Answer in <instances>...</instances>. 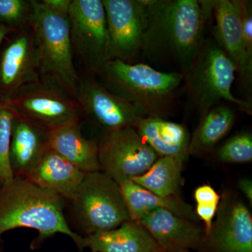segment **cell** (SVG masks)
Returning <instances> with one entry per match:
<instances>
[{
	"label": "cell",
	"mask_w": 252,
	"mask_h": 252,
	"mask_svg": "<svg viewBox=\"0 0 252 252\" xmlns=\"http://www.w3.org/2000/svg\"><path fill=\"white\" fill-rule=\"evenodd\" d=\"M212 1L147 0L141 56L186 77L201 49Z\"/></svg>",
	"instance_id": "6da1fadb"
},
{
	"label": "cell",
	"mask_w": 252,
	"mask_h": 252,
	"mask_svg": "<svg viewBox=\"0 0 252 252\" xmlns=\"http://www.w3.org/2000/svg\"><path fill=\"white\" fill-rule=\"evenodd\" d=\"M66 201L57 194L32 183L26 177H14L0 189V238L6 232L27 228L39 233L34 248L57 233L72 239L82 252L86 237L71 228L64 215Z\"/></svg>",
	"instance_id": "7a4b0ae2"
},
{
	"label": "cell",
	"mask_w": 252,
	"mask_h": 252,
	"mask_svg": "<svg viewBox=\"0 0 252 252\" xmlns=\"http://www.w3.org/2000/svg\"><path fill=\"white\" fill-rule=\"evenodd\" d=\"M97 75L109 92L140 107L149 116L158 117L165 112L185 78L145 63L130 64L119 60L107 61Z\"/></svg>",
	"instance_id": "3957f363"
},
{
	"label": "cell",
	"mask_w": 252,
	"mask_h": 252,
	"mask_svg": "<svg viewBox=\"0 0 252 252\" xmlns=\"http://www.w3.org/2000/svg\"><path fill=\"white\" fill-rule=\"evenodd\" d=\"M31 3L30 26L40 77L58 81L75 97L81 77L74 67L67 18L51 12L41 1Z\"/></svg>",
	"instance_id": "277c9868"
},
{
	"label": "cell",
	"mask_w": 252,
	"mask_h": 252,
	"mask_svg": "<svg viewBox=\"0 0 252 252\" xmlns=\"http://www.w3.org/2000/svg\"><path fill=\"white\" fill-rule=\"evenodd\" d=\"M237 72L234 63L216 41L207 39L187 75L189 104L203 115L221 101L231 102L252 114V102L233 95L231 89Z\"/></svg>",
	"instance_id": "5b68a950"
},
{
	"label": "cell",
	"mask_w": 252,
	"mask_h": 252,
	"mask_svg": "<svg viewBox=\"0 0 252 252\" xmlns=\"http://www.w3.org/2000/svg\"><path fill=\"white\" fill-rule=\"evenodd\" d=\"M66 203L83 237L115 229L131 220L119 185L102 171L86 173L77 193Z\"/></svg>",
	"instance_id": "8992f818"
},
{
	"label": "cell",
	"mask_w": 252,
	"mask_h": 252,
	"mask_svg": "<svg viewBox=\"0 0 252 252\" xmlns=\"http://www.w3.org/2000/svg\"><path fill=\"white\" fill-rule=\"evenodd\" d=\"M16 115L27 118L49 130L81 122L82 112L77 99L51 78L40 77L1 102Z\"/></svg>",
	"instance_id": "52a82bcc"
},
{
	"label": "cell",
	"mask_w": 252,
	"mask_h": 252,
	"mask_svg": "<svg viewBox=\"0 0 252 252\" xmlns=\"http://www.w3.org/2000/svg\"><path fill=\"white\" fill-rule=\"evenodd\" d=\"M67 19L74 55L81 60L88 72L97 74L110 61L102 0H72Z\"/></svg>",
	"instance_id": "ba28073f"
},
{
	"label": "cell",
	"mask_w": 252,
	"mask_h": 252,
	"mask_svg": "<svg viewBox=\"0 0 252 252\" xmlns=\"http://www.w3.org/2000/svg\"><path fill=\"white\" fill-rule=\"evenodd\" d=\"M159 157L135 127L104 132L98 144L100 171L117 182L142 175Z\"/></svg>",
	"instance_id": "9c48e42d"
},
{
	"label": "cell",
	"mask_w": 252,
	"mask_h": 252,
	"mask_svg": "<svg viewBox=\"0 0 252 252\" xmlns=\"http://www.w3.org/2000/svg\"><path fill=\"white\" fill-rule=\"evenodd\" d=\"M108 31L110 60L135 63L142 52L147 0H102Z\"/></svg>",
	"instance_id": "30bf717a"
},
{
	"label": "cell",
	"mask_w": 252,
	"mask_h": 252,
	"mask_svg": "<svg viewBox=\"0 0 252 252\" xmlns=\"http://www.w3.org/2000/svg\"><path fill=\"white\" fill-rule=\"evenodd\" d=\"M75 98L82 115L100 127L104 133L135 127L142 119L149 116L140 107L109 92L90 77H81Z\"/></svg>",
	"instance_id": "8fae6325"
},
{
	"label": "cell",
	"mask_w": 252,
	"mask_h": 252,
	"mask_svg": "<svg viewBox=\"0 0 252 252\" xmlns=\"http://www.w3.org/2000/svg\"><path fill=\"white\" fill-rule=\"evenodd\" d=\"M0 59V91L7 100L23 86L40 77L31 26L16 32Z\"/></svg>",
	"instance_id": "7c38bea8"
},
{
	"label": "cell",
	"mask_w": 252,
	"mask_h": 252,
	"mask_svg": "<svg viewBox=\"0 0 252 252\" xmlns=\"http://www.w3.org/2000/svg\"><path fill=\"white\" fill-rule=\"evenodd\" d=\"M212 9L216 19L215 41L234 63L237 72L251 86L252 63L249 61L244 43L242 1H212Z\"/></svg>",
	"instance_id": "4fadbf2b"
},
{
	"label": "cell",
	"mask_w": 252,
	"mask_h": 252,
	"mask_svg": "<svg viewBox=\"0 0 252 252\" xmlns=\"http://www.w3.org/2000/svg\"><path fill=\"white\" fill-rule=\"evenodd\" d=\"M49 130L14 114L10 140V162L14 177H26L49 149Z\"/></svg>",
	"instance_id": "5bb4252c"
},
{
	"label": "cell",
	"mask_w": 252,
	"mask_h": 252,
	"mask_svg": "<svg viewBox=\"0 0 252 252\" xmlns=\"http://www.w3.org/2000/svg\"><path fill=\"white\" fill-rule=\"evenodd\" d=\"M138 222L143 225L162 250L180 252L198 246L202 229L192 220L177 216L165 209L149 212Z\"/></svg>",
	"instance_id": "9a60e30c"
},
{
	"label": "cell",
	"mask_w": 252,
	"mask_h": 252,
	"mask_svg": "<svg viewBox=\"0 0 252 252\" xmlns=\"http://www.w3.org/2000/svg\"><path fill=\"white\" fill-rule=\"evenodd\" d=\"M85 175V172L49 148L26 178L68 202L77 193Z\"/></svg>",
	"instance_id": "2e32d148"
},
{
	"label": "cell",
	"mask_w": 252,
	"mask_h": 252,
	"mask_svg": "<svg viewBox=\"0 0 252 252\" xmlns=\"http://www.w3.org/2000/svg\"><path fill=\"white\" fill-rule=\"evenodd\" d=\"M212 242L217 252H252V217L240 201L226 204L212 227Z\"/></svg>",
	"instance_id": "e0dca14e"
},
{
	"label": "cell",
	"mask_w": 252,
	"mask_h": 252,
	"mask_svg": "<svg viewBox=\"0 0 252 252\" xmlns=\"http://www.w3.org/2000/svg\"><path fill=\"white\" fill-rule=\"evenodd\" d=\"M80 123H68L50 130L49 148L85 173L100 171L98 144L83 135Z\"/></svg>",
	"instance_id": "ac0fdd59"
},
{
	"label": "cell",
	"mask_w": 252,
	"mask_h": 252,
	"mask_svg": "<svg viewBox=\"0 0 252 252\" xmlns=\"http://www.w3.org/2000/svg\"><path fill=\"white\" fill-rule=\"evenodd\" d=\"M140 137L159 157L186 160L189 155L190 137L185 126L158 116L142 119L135 127Z\"/></svg>",
	"instance_id": "d6986e66"
},
{
	"label": "cell",
	"mask_w": 252,
	"mask_h": 252,
	"mask_svg": "<svg viewBox=\"0 0 252 252\" xmlns=\"http://www.w3.org/2000/svg\"><path fill=\"white\" fill-rule=\"evenodd\" d=\"M92 252H160L162 249L140 222L130 220L107 231L86 237Z\"/></svg>",
	"instance_id": "ffe728a7"
},
{
	"label": "cell",
	"mask_w": 252,
	"mask_h": 252,
	"mask_svg": "<svg viewBox=\"0 0 252 252\" xmlns=\"http://www.w3.org/2000/svg\"><path fill=\"white\" fill-rule=\"evenodd\" d=\"M130 220L139 221L147 214L165 209L190 220H198L193 207L177 196L162 197L137 185L130 179L117 182Z\"/></svg>",
	"instance_id": "44dd1931"
},
{
	"label": "cell",
	"mask_w": 252,
	"mask_h": 252,
	"mask_svg": "<svg viewBox=\"0 0 252 252\" xmlns=\"http://www.w3.org/2000/svg\"><path fill=\"white\" fill-rule=\"evenodd\" d=\"M235 119L234 111L226 105H217L200 116L198 127L190 138L189 155L211 150L229 132Z\"/></svg>",
	"instance_id": "7402d4cb"
},
{
	"label": "cell",
	"mask_w": 252,
	"mask_h": 252,
	"mask_svg": "<svg viewBox=\"0 0 252 252\" xmlns=\"http://www.w3.org/2000/svg\"><path fill=\"white\" fill-rule=\"evenodd\" d=\"M183 162L179 158L159 157L147 172L130 180L160 196H174L182 182Z\"/></svg>",
	"instance_id": "603a6c76"
},
{
	"label": "cell",
	"mask_w": 252,
	"mask_h": 252,
	"mask_svg": "<svg viewBox=\"0 0 252 252\" xmlns=\"http://www.w3.org/2000/svg\"><path fill=\"white\" fill-rule=\"evenodd\" d=\"M14 113L0 103V189L14 180L10 162V140Z\"/></svg>",
	"instance_id": "cb8c5ba5"
},
{
	"label": "cell",
	"mask_w": 252,
	"mask_h": 252,
	"mask_svg": "<svg viewBox=\"0 0 252 252\" xmlns=\"http://www.w3.org/2000/svg\"><path fill=\"white\" fill-rule=\"evenodd\" d=\"M32 11L31 0H0V24L21 31L30 26Z\"/></svg>",
	"instance_id": "d4e9b609"
},
{
	"label": "cell",
	"mask_w": 252,
	"mask_h": 252,
	"mask_svg": "<svg viewBox=\"0 0 252 252\" xmlns=\"http://www.w3.org/2000/svg\"><path fill=\"white\" fill-rule=\"evenodd\" d=\"M219 159L222 162L243 163L252 160V135L250 132L237 134L220 149Z\"/></svg>",
	"instance_id": "484cf974"
},
{
	"label": "cell",
	"mask_w": 252,
	"mask_h": 252,
	"mask_svg": "<svg viewBox=\"0 0 252 252\" xmlns=\"http://www.w3.org/2000/svg\"><path fill=\"white\" fill-rule=\"evenodd\" d=\"M242 25L244 43L247 56L252 63V4L251 1H242Z\"/></svg>",
	"instance_id": "4316f807"
},
{
	"label": "cell",
	"mask_w": 252,
	"mask_h": 252,
	"mask_svg": "<svg viewBox=\"0 0 252 252\" xmlns=\"http://www.w3.org/2000/svg\"><path fill=\"white\" fill-rule=\"evenodd\" d=\"M194 198L196 205L203 206L218 205L220 200V195L210 185L200 186L195 189Z\"/></svg>",
	"instance_id": "83f0119b"
},
{
	"label": "cell",
	"mask_w": 252,
	"mask_h": 252,
	"mask_svg": "<svg viewBox=\"0 0 252 252\" xmlns=\"http://www.w3.org/2000/svg\"><path fill=\"white\" fill-rule=\"evenodd\" d=\"M41 1L51 12L63 17H68L72 0H42Z\"/></svg>",
	"instance_id": "f1b7e54d"
},
{
	"label": "cell",
	"mask_w": 252,
	"mask_h": 252,
	"mask_svg": "<svg viewBox=\"0 0 252 252\" xmlns=\"http://www.w3.org/2000/svg\"><path fill=\"white\" fill-rule=\"evenodd\" d=\"M239 188L245 194L246 198L252 205V182L250 179H243L239 182Z\"/></svg>",
	"instance_id": "f546056e"
},
{
	"label": "cell",
	"mask_w": 252,
	"mask_h": 252,
	"mask_svg": "<svg viewBox=\"0 0 252 252\" xmlns=\"http://www.w3.org/2000/svg\"><path fill=\"white\" fill-rule=\"evenodd\" d=\"M12 32H16L10 28L6 27V26H3V25L0 24V44L2 43V41L4 40L5 38L9 34Z\"/></svg>",
	"instance_id": "4dcf8cb0"
},
{
	"label": "cell",
	"mask_w": 252,
	"mask_h": 252,
	"mask_svg": "<svg viewBox=\"0 0 252 252\" xmlns=\"http://www.w3.org/2000/svg\"><path fill=\"white\" fill-rule=\"evenodd\" d=\"M177 252H187V250H184V251Z\"/></svg>",
	"instance_id": "1f68e13d"
},
{
	"label": "cell",
	"mask_w": 252,
	"mask_h": 252,
	"mask_svg": "<svg viewBox=\"0 0 252 252\" xmlns=\"http://www.w3.org/2000/svg\"></svg>",
	"instance_id": "d6a6232c"
}]
</instances>
